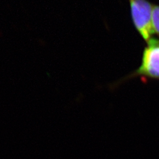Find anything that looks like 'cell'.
<instances>
[{"mask_svg":"<svg viewBox=\"0 0 159 159\" xmlns=\"http://www.w3.org/2000/svg\"><path fill=\"white\" fill-rule=\"evenodd\" d=\"M143 53L141 64L136 71L113 85L114 88L131 78L142 77L143 78L159 79V40L151 39Z\"/></svg>","mask_w":159,"mask_h":159,"instance_id":"obj_1","label":"cell"},{"mask_svg":"<svg viewBox=\"0 0 159 159\" xmlns=\"http://www.w3.org/2000/svg\"><path fill=\"white\" fill-rule=\"evenodd\" d=\"M132 21L139 34L148 42L153 34L152 27L153 6L147 0H129Z\"/></svg>","mask_w":159,"mask_h":159,"instance_id":"obj_2","label":"cell"},{"mask_svg":"<svg viewBox=\"0 0 159 159\" xmlns=\"http://www.w3.org/2000/svg\"><path fill=\"white\" fill-rule=\"evenodd\" d=\"M152 27L153 34H156L159 36V6H153Z\"/></svg>","mask_w":159,"mask_h":159,"instance_id":"obj_3","label":"cell"}]
</instances>
